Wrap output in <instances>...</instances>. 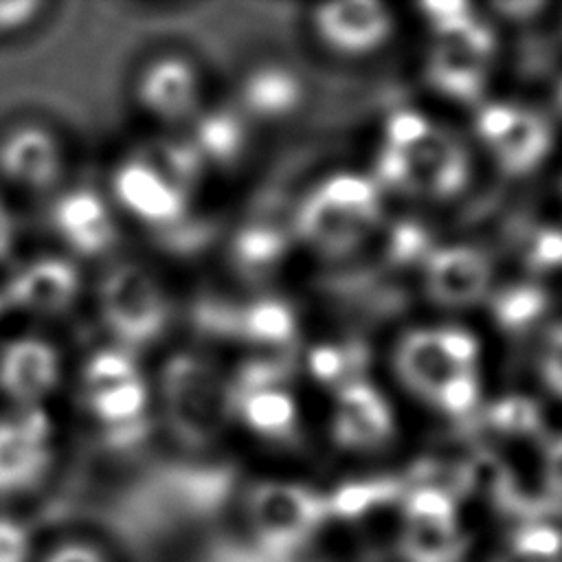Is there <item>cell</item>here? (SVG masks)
<instances>
[{"label":"cell","mask_w":562,"mask_h":562,"mask_svg":"<svg viewBox=\"0 0 562 562\" xmlns=\"http://www.w3.org/2000/svg\"><path fill=\"white\" fill-rule=\"evenodd\" d=\"M206 167L191 140L165 138L125 156L112 171V204L145 228L167 235L191 228Z\"/></svg>","instance_id":"1"},{"label":"cell","mask_w":562,"mask_h":562,"mask_svg":"<svg viewBox=\"0 0 562 562\" xmlns=\"http://www.w3.org/2000/svg\"><path fill=\"white\" fill-rule=\"evenodd\" d=\"M384 195L371 171H331L301 195L292 239L323 261L349 259L384 226Z\"/></svg>","instance_id":"2"},{"label":"cell","mask_w":562,"mask_h":562,"mask_svg":"<svg viewBox=\"0 0 562 562\" xmlns=\"http://www.w3.org/2000/svg\"><path fill=\"white\" fill-rule=\"evenodd\" d=\"M371 176L384 193L446 200L468 180V154L419 112L400 110L384 125Z\"/></svg>","instance_id":"3"},{"label":"cell","mask_w":562,"mask_h":562,"mask_svg":"<svg viewBox=\"0 0 562 562\" xmlns=\"http://www.w3.org/2000/svg\"><path fill=\"white\" fill-rule=\"evenodd\" d=\"M79 391L86 415L114 448L145 437L154 393L136 353L114 345L97 349L81 367Z\"/></svg>","instance_id":"4"},{"label":"cell","mask_w":562,"mask_h":562,"mask_svg":"<svg viewBox=\"0 0 562 562\" xmlns=\"http://www.w3.org/2000/svg\"><path fill=\"white\" fill-rule=\"evenodd\" d=\"M97 316L110 345L138 353L165 336L173 307L167 285L149 266L116 261L99 279Z\"/></svg>","instance_id":"5"},{"label":"cell","mask_w":562,"mask_h":562,"mask_svg":"<svg viewBox=\"0 0 562 562\" xmlns=\"http://www.w3.org/2000/svg\"><path fill=\"white\" fill-rule=\"evenodd\" d=\"M158 386L167 419L189 437L211 435L233 422L231 380L200 353H176Z\"/></svg>","instance_id":"6"},{"label":"cell","mask_w":562,"mask_h":562,"mask_svg":"<svg viewBox=\"0 0 562 562\" xmlns=\"http://www.w3.org/2000/svg\"><path fill=\"white\" fill-rule=\"evenodd\" d=\"M55 461V424L46 408L0 413V498L37 490Z\"/></svg>","instance_id":"7"},{"label":"cell","mask_w":562,"mask_h":562,"mask_svg":"<svg viewBox=\"0 0 562 562\" xmlns=\"http://www.w3.org/2000/svg\"><path fill=\"white\" fill-rule=\"evenodd\" d=\"M134 99L154 123L191 125L204 112L202 72L187 55L162 53L136 75Z\"/></svg>","instance_id":"8"},{"label":"cell","mask_w":562,"mask_h":562,"mask_svg":"<svg viewBox=\"0 0 562 562\" xmlns=\"http://www.w3.org/2000/svg\"><path fill=\"white\" fill-rule=\"evenodd\" d=\"M310 29L316 42L342 59H367L389 46L395 18L378 0H338L312 9Z\"/></svg>","instance_id":"9"},{"label":"cell","mask_w":562,"mask_h":562,"mask_svg":"<svg viewBox=\"0 0 562 562\" xmlns=\"http://www.w3.org/2000/svg\"><path fill=\"white\" fill-rule=\"evenodd\" d=\"M233 419L268 441H290L299 430V402L272 364L252 362L231 380Z\"/></svg>","instance_id":"10"},{"label":"cell","mask_w":562,"mask_h":562,"mask_svg":"<svg viewBox=\"0 0 562 562\" xmlns=\"http://www.w3.org/2000/svg\"><path fill=\"white\" fill-rule=\"evenodd\" d=\"M329 435L345 452L371 454L395 437V413L386 395L367 378H353L334 389Z\"/></svg>","instance_id":"11"},{"label":"cell","mask_w":562,"mask_h":562,"mask_svg":"<svg viewBox=\"0 0 562 562\" xmlns=\"http://www.w3.org/2000/svg\"><path fill=\"white\" fill-rule=\"evenodd\" d=\"M81 294V272L68 255H40L15 268L0 290L4 310L35 318L70 312Z\"/></svg>","instance_id":"12"},{"label":"cell","mask_w":562,"mask_h":562,"mask_svg":"<svg viewBox=\"0 0 562 562\" xmlns=\"http://www.w3.org/2000/svg\"><path fill=\"white\" fill-rule=\"evenodd\" d=\"M48 220L53 233L75 261L105 257L119 241L114 204L90 187L57 191Z\"/></svg>","instance_id":"13"},{"label":"cell","mask_w":562,"mask_h":562,"mask_svg":"<svg viewBox=\"0 0 562 562\" xmlns=\"http://www.w3.org/2000/svg\"><path fill=\"white\" fill-rule=\"evenodd\" d=\"M61 371V353L44 336L24 334L0 347V395L11 408H46Z\"/></svg>","instance_id":"14"},{"label":"cell","mask_w":562,"mask_h":562,"mask_svg":"<svg viewBox=\"0 0 562 562\" xmlns=\"http://www.w3.org/2000/svg\"><path fill=\"white\" fill-rule=\"evenodd\" d=\"M435 33L439 42L428 61L432 86L457 99H474L483 83L492 33L483 24H476L470 13L435 29Z\"/></svg>","instance_id":"15"},{"label":"cell","mask_w":562,"mask_h":562,"mask_svg":"<svg viewBox=\"0 0 562 562\" xmlns=\"http://www.w3.org/2000/svg\"><path fill=\"white\" fill-rule=\"evenodd\" d=\"M66 173V151L59 136L40 123H22L0 138V176L24 191L46 193Z\"/></svg>","instance_id":"16"},{"label":"cell","mask_w":562,"mask_h":562,"mask_svg":"<svg viewBox=\"0 0 562 562\" xmlns=\"http://www.w3.org/2000/svg\"><path fill=\"white\" fill-rule=\"evenodd\" d=\"M393 367L404 389L430 406H435L439 393L450 380L472 371V367H463L450 356L441 327L406 331L395 345Z\"/></svg>","instance_id":"17"},{"label":"cell","mask_w":562,"mask_h":562,"mask_svg":"<svg viewBox=\"0 0 562 562\" xmlns=\"http://www.w3.org/2000/svg\"><path fill=\"white\" fill-rule=\"evenodd\" d=\"M250 514L257 529L274 544H292L307 536L323 516V498L299 483L268 481L250 496Z\"/></svg>","instance_id":"18"},{"label":"cell","mask_w":562,"mask_h":562,"mask_svg":"<svg viewBox=\"0 0 562 562\" xmlns=\"http://www.w3.org/2000/svg\"><path fill=\"white\" fill-rule=\"evenodd\" d=\"M490 263L485 255L470 246L432 250L424 263V283L432 301L461 307L474 303L487 288Z\"/></svg>","instance_id":"19"},{"label":"cell","mask_w":562,"mask_h":562,"mask_svg":"<svg viewBox=\"0 0 562 562\" xmlns=\"http://www.w3.org/2000/svg\"><path fill=\"white\" fill-rule=\"evenodd\" d=\"M189 127L191 136L187 138L195 147L206 169L235 165L248 147L246 123L235 112L204 110Z\"/></svg>","instance_id":"20"},{"label":"cell","mask_w":562,"mask_h":562,"mask_svg":"<svg viewBox=\"0 0 562 562\" xmlns=\"http://www.w3.org/2000/svg\"><path fill=\"white\" fill-rule=\"evenodd\" d=\"M292 235H283L272 226H246L233 241V263L250 279H263L274 274L292 244Z\"/></svg>","instance_id":"21"},{"label":"cell","mask_w":562,"mask_h":562,"mask_svg":"<svg viewBox=\"0 0 562 562\" xmlns=\"http://www.w3.org/2000/svg\"><path fill=\"white\" fill-rule=\"evenodd\" d=\"M244 108L259 119H279L290 114L299 99L301 86L292 72L285 68H259L255 70L244 90H241Z\"/></svg>","instance_id":"22"},{"label":"cell","mask_w":562,"mask_h":562,"mask_svg":"<svg viewBox=\"0 0 562 562\" xmlns=\"http://www.w3.org/2000/svg\"><path fill=\"white\" fill-rule=\"evenodd\" d=\"M549 147L551 130L531 112H518L514 125L494 143L503 167L514 173L533 169L544 158Z\"/></svg>","instance_id":"23"},{"label":"cell","mask_w":562,"mask_h":562,"mask_svg":"<svg viewBox=\"0 0 562 562\" xmlns=\"http://www.w3.org/2000/svg\"><path fill=\"white\" fill-rule=\"evenodd\" d=\"M406 562H452L457 536L452 522H406L400 540Z\"/></svg>","instance_id":"24"},{"label":"cell","mask_w":562,"mask_h":562,"mask_svg":"<svg viewBox=\"0 0 562 562\" xmlns=\"http://www.w3.org/2000/svg\"><path fill=\"white\" fill-rule=\"evenodd\" d=\"M244 334L257 345H279L292 338L294 318L288 305L272 299L252 303L244 314Z\"/></svg>","instance_id":"25"},{"label":"cell","mask_w":562,"mask_h":562,"mask_svg":"<svg viewBox=\"0 0 562 562\" xmlns=\"http://www.w3.org/2000/svg\"><path fill=\"white\" fill-rule=\"evenodd\" d=\"M547 305V296L540 288L518 285L509 288L494 301L496 321L509 329H518L536 321Z\"/></svg>","instance_id":"26"},{"label":"cell","mask_w":562,"mask_h":562,"mask_svg":"<svg viewBox=\"0 0 562 562\" xmlns=\"http://www.w3.org/2000/svg\"><path fill=\"white\" fill-rule=\"evenodd\" d=\"M490 422L505 432H529L538 428L540 413L527 397H505L490 408Z\"/></svg>","instance_id":"27"},{"label":"cell","mask_w":562,"mask_h":562,"mask_svg":"<svg viewBox=\"0 0 562 562\" xmlns=\"http://www.w3.org/2000/svg\"><path fill=\"white\" fill-rule=\"evenodd\" d=\"M476 397H479V382L472 371H465L443 386V391L435 402V408L448 415H463L476 404Z\"/></svg>","instance_id":"28"},{"label":"cell","mask_w":562,"mask_h":562,"mask_svg":"<svg viewBox=\"0 0 562 562\" xmlns=\"http://www.w3.org/2000/svg\"><path fill=\"white\" fill-rule=\"evenodd\" d=\"M31 533L24 522L0 514V562H29Z\"/></svg>","instance_id":"29"},{"label":"cell","mask_w":562,"mask_h":562,"mask_svg":"<svg viewBox=\"0 0 562 562\" xmlns=\"http://www.w3.org/2000/svg\"><path fill=\"white\" fill-rule=\"evenodd\" d=\"M42 11H44V4L33 0L0 2V35H11L31 26Z\"/></svg>","instance_id":"30"},{"label":"cell","mask_w":562,"mask_h":562,"mask_svg":"<svg viewBox=\"0 0 562 562\" xmlns=\"http://www.w3.org/2000/svg\"><path fill=\"white\" fill-rule=\"evenodd\" d=\"M542 378L547 386L562 395V325L553 327L547 334L544 351H542Z\"/></svg>","instance_id":"31"},{"label":"cell","mask_w":562,"mask_h":562,"mask_svg":"<svg viewBox=\"0 0 562 562\" xmlns=\"http://www.w3.org/2000/svg\"><path fill=\"white\" fill-rule=\"evenodd\" d=\"M520 110L509 105H490L479 114V132L492 145L514 125Z\"/></svg>","instance_id":"32"},{"label":"cell","mask_w":562,"mask_h":562,"mask_svg":"<svg viewBox=\"0 0 562 562\" xmlns=\"http://www.w3.org/2000/svg\"><path fill=\"white\" fill-rule=\"evenodd\" d=\"M533 266L551 268L562 263V233L560 231H542L531 250Z\"/></svg>","instance_id":"33"},{"label":"cell","mask_w":562,"mask_h":562,"mask_svg":"<svg viewBox=\"0 0 562 562\" xmlns=\"http://www.w3.org/2000/svg\"><path fill=\"white\" fill-rule=\"evenodd\" d=\"M44 562H105V558L90 544L68 542L50 551Z\"/></svg>","instance_id":"34"},{"label":"cell","mask_w":562,"mask_h":562,"mask_svg":"<svg viewBox=\"0 0 562 562\" xmlns=\"http://www.w3.org/2000/svg\"><path fill=\"white\" fill-rule=\"evenodd\" d=\"M18 239V224L13 217L11 206L7 200L0 195V263L13 252Z\"/></svg>","instance_id":"35"},{"label":"cell","mask_w":562,"mask_h":562,"mask_svg":"<svg viewBox=\"0 0 562 562\" xmlns=\"http://www.w3.org/2000/svg\"><path fill=\"white\" fill-rule=\"evenodd\" d=\"M547 474L558 492H562V439L555 441L547 454Z\"/></svg>","instance_id":"36"},{"label":"cell","mask_w":562,"mask_h":562,"mask_svg":"<svg viewBox=\"0 0 562 562\" xmlns=\"http://www.w3.org/2000/svg\"><path fill=\"white\" fill-rule=\"evenodd\" d=\"M501 11L505 13H514V15H529L533 11L540 9L538 2H505V4H498Z\"/></svg>","instance_id":"37"},{"label":"cell","mask_w":562,"mask_h":562,"mask_svg":"<svg viewBox=\"0 0 562 562\" xmlns=\"http://www.w3.org/2000/svg\"><path fill=\"white\" fill-rule=\"evenodd\" d=\"M2 314H4V303H2V296H0V318H2Z\"/></svg>","instance_id":"38"},{"label":"cell","mask_w":562,"mask_h":562,"mask_svg":"<svg viewBox=\"0 0 562 562\" xmlns=\"http://www.w3.org/2000/svg\"><path fill=\"white\" fill-rule=\"evenodd\" d=\"M560 105H562V88H560Z\"/></svg>","instance_id":"39"}]
</instances>
